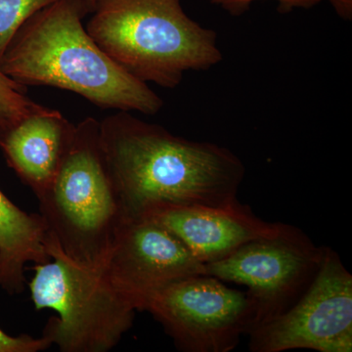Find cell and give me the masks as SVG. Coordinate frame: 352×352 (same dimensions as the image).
Wrapping results in <instances>:
<instances>
[{
  "instance_id": "obj_1",
  "label": "cell",
  "mask_w": 352,
  "mask_h": 352,
  "mask_svg": "<svg viewBox=\"0 0 352 352\" xmlns=\"http://www.w3.org/2000/svg\"><path fill=\"white\" fill-rule=\"evenodd\" d=\"M99 138L126 219L156 206L239 201L245 168L226 147L180 138L127 111L99 122Z\"/></svg>"
},
{
  "instance_id": "obj_2",
  "label": "cell",
  "mask_w": 352,
  "mask_h": 352,
  "mask_svg": "<svg viewBox=\"0 0 352 352\" xmlns=\"http://www.w3.org/2000/svg\"><path fill=\"white\" fill-rule=\"evenodd\" d=\"M85 0H59L30 18L14 36L0 71L22 87L69 90L102 109L156 115L164 100L127 73L89 36Z\"/></svg>"
},
{
  "instance_id": "obj_3",
  "label": "cell",
  "mask_w": 352,
  "mask_h": 352,
  "mask_svg": "<svg viewBox=\"0 0 352 352\" xmlns=\"http://www.w3.org/2000/svg\"><path fill=\"white\" fill-rule=\"evenodd\" d=\"M87 31L106 54L146 83L173 89L185 73L223 59L217 34L191 19L182 0H96Z\"/></svg>"
},
{
  "instance_id": "obj_4",
  "label": "cell",
  "mask_w": 352,
  "mask_h": 352,
  "mask_svg": "<svg viewBox=\"0 0 352 352\" xmlns=\"http://www.w3.org/2000/svg\"><path fill=\"white\" fill-rule=\"evenodd\" d=\"M36 197L48 235L65 256L102 270L126 217L102 152L99 120L76 124L61 168Z\"/></svg>"
},
{
  "instance_id": "obj_5",
  "label": "cell",
  "mask_w": 352,
  "mask_h": 352,
  "mask_svg": "<svg viewBox=\"0 0 352 352\" xmlns=\"http://www.w3.org/2000/svg\"><path fill=\"white\" fill-rule=\"evenodd\" d=\"M50 259L38 263L29 284L36 310L52 309L43 337L62 352H106L133 324V302L102 270L65 256L48 235Z\"/></svg>"
},
{
  "instance_id": "obj_6",
  "label": "cell",
  "mask_w": 352,
  "mask_h": 352,
  "mask_svg": "<svg viewBox=\"0 0 352 352\" xmlns=\"http://www.w3.org/2000/svg\"><path fill=\"white\" fill-rule=\"evenodd\" d=\"M136 310L151 314L187 352H228L254 329V308L242 292L199 274L132 298Z\"/></svg>"
},
{
  "instance_id": "obj_7",
  "label": "cell",
  "mask_w": 352,
  "mask_h": 352,
  "mask_svg": "<svg viewBox=\"0 0 352 352\" xmlns=\"http://www.w3.org/2000/svg\"><path fill=\"white\" fill-rule=\"evenodd\" d=\"M323 254L324 248L316 247L302 230L288 224L274 237L252 241L230 256L205 264V274L247 287L245 295L254 308V331L300 298L316 275Z\"/></svg>"
},
{
  "instance_id": "obj_8",
  "label": "cell",
  "mask_w": 352,
  "mask_h": 352,
  "mask_svg": "<svg viewBox=\"0 0 352 352\" xmlns=\"http://www.w3.org/2000/svg\"><path fill=\"white\" fill-rule=\"evenodd\" d=\"M249 336L254 352H351L352 276L337 252L324 248L319 270L305 293Z\"/></svg>"
},
{
  "instance_id": "obj_9",
  "label": "cell",
  "mask_w": 352,
  "mask_h": 352,
  "mask_svg": "<svg viewBox=\"0 0 352 352\" xmlns=\"http://www.w3.org/2000/svg\"><path fill=\"white\" fill-rule=\"evenodd\" d=\"M102 270L132 302L139 294L205 274V265L166 227L139 217L124 220Z\"/></svg>"
},
{
  "instance_id": "obj_10",
  "label": "cell",
  "mask_w": 352,
  "mask_h": 352,
  "mask_svg": "<svg viewBox=\"0 0 352 352\" xmlns=\"http://www.w3.org/2000/svg\"><path fill=\"white\" fill-rule=\"evenodd\" d=\"M141 217L166 227L204 265L230 256L252 241L274 237L288 226L264 221L240 201L227 207L156 206Z\"/></svg>"
},
{
  "instance_id": "obj_11",
  "label": "cell",
  "mask_w": 352,
  "mask_h": 352,
  "mask_svg": "<svg viewBox=\"0 0 352 352\" xmlns=\"http://www.w3.org/2000/svg\"><path fill=\"white\" fill-rule=\"evenodd\" d=\"M75 129L59 111L45 107L0 135L7 163L36 196L61 168Z\"/></svg>"
},
{
  "instance_id": "obj_12",
  "label": "cell",
  "mask_w": 352,
  "mask_h": 352,
  "mask_svg": "<svg viewBox=\"0 0 352 352\" xmlns=\"http://www.w3.org/2000/svg\"><path fill=\"white\" fill-rule=\"evenodd\" d=\"M47 239L41 214L21 210L0 190V287L7 293L24 291L25 264L50 261Z\"/></svg>"
},
{
  "instance_id": "obj_13",
  "label": "cell",
  "mask_w": 352,
  "mask_h": 352,
  "mask_svg": "<svg viewBox=\"0 0 352 352\" xmlns=\"http://www.w3.org/2000/svg\"><path fill=\"white\" fill-rule=\"evenodd\" d=\"M44 108L25 95V87L0 71V135Z\"/></svg>"
},
{
  "instance_id": "obj_14",
  "label": "cell",
  "mask_w": 352,
  "mask_h": 352,
  "mask_svg": "<svg viewBox=\"0 0 352 352\" xmlns=\"http://www.w3.org/2000/svg\"><path fill=\"white\" fill-rule=\"evenodd\" d=\"M59 0H0V61L22 25Z\"/></svg>"
},
{
  "instance_id": "obj_15",
  "label": "cell",
  "mask_w": 352,
  "mask_h": 352,
  "mask_svg": "<svg viewBox=\"0 0 352 352\" xmlns=\"http://www.w3.org/2000/svg\"><path fill=\"white\" fill-rule=\"evenodd\" d=\"M208 3L219 6L233 17H240L251 8L254 2L261 0H205ZM277 2L278 11L289 13L295 9H311L318 6L323 0H272Z\"/></svg>"
},
{
  "instance_id": "obj_16",
  "label": "cell",
  "mask_w": 352,
  "mask_h": 352,
  "mask_svg": "<svg viewBox=\"0 0 352 352\" xmlns=\"http://www.w3.org/2000/svg\"><path fill=\"white\" fill-rule=\"evenodd\" d=\"M52 346L45 337L34 339L31 336L12 337L0 329V352H38Z\"/></svg>"
},
{
  "instance_id": "obj_17",
  "label": "cell",
  "mask_w": 352,
  "mask_h": 352,
  "mask_svg": "<svg viewBox=\"0 0 352 352\" xmlns=\"http://www.w3.org/2000/svg\"><path fill=\"white\" fill-rule=\"evenodd\" d=\"M340 19L351 21L352 0H328Z\"/></svg>"
},
{
  "instance_id": "obj_18",
  "label": "cell",
  "mask_w": 352,
  "mask_h": 352,
  "mask_svg": "<svg viewBox=\"0 0 352 352\" xmlns=\"http://www.w3.org/2000/svg\"><path fill=\"white\" fill-rule=\"evenodd\" d=\"M85 2H87V6H89L90 10H94L95 2H96V0H85Z\"/></svg>"
}]
</instances>
